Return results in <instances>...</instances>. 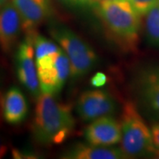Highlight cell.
I'll return each instance as SVG.
<instances>
[{
	"label": "cell",
	"mask_w": 159,
	"mask_h": 159,
	"mask_svg": "<svg viewBox=\"0 0 159 159\" xmlns=\"http://www.w3.org/2000/svg\"><path fill=\"white\" fill-rule=\"evenodd\" d=\"M145 32L150 43L159 45V6H154L145 14Z\"/></svg>",
	"instance_id": "9a60e30c"
},
{
	"label": "cell",
	"mask_w": 159,
	"mask_h": 159,
	"mask_svg": "<svg viewBox=\"0 0 159 159\" xmlns=\"http://www.w3.org/2000/svg\"><path fill=\"white\" fill-rule=\"evenodd\" d=\"M121 150L126 158H135L155 154L151 131L139 113L136 106L125 102L121 114Z\"/></svg>",
	"instance_id": "3957f363"
},
{
	"label": "cell",
	"mask_w": 159,
	"mask_h": 159,
	"mask_svg": "<svg viewBox=\"0 0 159 159\" xmlns=\"http://www.w3.org/2000/svg\"><path fill=\"white\" fill-rule=\"evenodd\" d=\"M41 92L57 96L69 75L71 66L68 57L62 49L56 53L35 59Z\"/></svg>",
	"instance_id": "5b68a950"
},
{
	"label": "cell",
	"mask_w": 159,
	"mask_h": 159,
	"mask_svg": "<svg viewBox=\"0 0 159 159\" xmlns=\"http://www.w3.org/2000/svg\"><path fill=\"white\" fill-rule=\"evenodd\" d=\"M58 1H60L62 4L66 5V6H80L78 0H58Z\"/></svg>",
	"instance_id": "44dd1931"
},
{
	"label": "cell",
	"mask_w": 159,
	"mask_h": 159,
	"mask_svg": "<svg viewBox=\"0 0 159 159\" xmlns=\"http://www.w3.org/2000/svg\"><path fill=\"white\" fill-rule=\"evenodd\" d=\"M96 8L105 28L115 40L128 48H134L139 40L141 15L129 0L99 1Z\"/></svg>",
	"instance_id": "7a4b0ae2"
},
{
	"label": "cell",
	"mask_w": 159,
	"mask_h": 159,
	"mask_svg": "<svg viewBox=\"0 0 159 159\" xmlns=\"http://www.w3.org/2000/svg\"><path fill=\"white\" fill-rule=\"evenodd\" d=\"M1 104H2V96H1V90H0V107H1Z\"/></svg>",
	"instance_id": "603a6c76"
},
{
	"label": "cell",
	"mask_w": 159,
	"mask_h": 159,
	"mask_svg": "<svg viewBox=\"0 0 159 159\" xmlns=\"http://www.w3.org/2000/svg\"><path fill=\"white\" fill-rule=\"evenodd\" d=\"M135 11L142 16L145 15L151 8L157 6L159 0H129Z\"/></svg>",
	"instance_id": "2e32d148"
},
{
	"label": "cell",
	"mask_w": 159,
	"mask_h": 159,
	"mask_svg": "<svg viewBox=\"0 0 159 159\" xmlns=\"http://www.w3.org/2000/svg\"><path fill=\"white\" fill-rule=\"evenodd\" d=\"M89 144L96 146H112L121 141V124L110 116L95 119L84 132Z\"/></svg>",
	"instance_id": "9c48e42d"
},
{
	"label": "cell",
	"mask_w": 159,
	"mask_h": 159,
	"mask_svg": "<svg viewBox=\"0 0 159 159\" xmlns=\"http://www.w3.org/2000/svg\"><path fill=\"white\" fill-rule=\"evenodd\" d=\"M80 6H95L97 4V0H78Z\"/></svg>",
	"instance_id": "ffe728a7"
},
{
	"label": "cell",
	"mask_w": 159,
	"mask_h": 159,
	"mask_svg": "<svg viewBox=\"0 0 159 159\" xmlns=\"http://www.w3.org/2000/svg\"><path fill=\"white\" fill-rule=\"evenodd\" d=\"M117 104L109 93L102 90H89L80 96L76 111L83 121H93L116 111Z\"/></svg>",
	"instance_id": "52a82bcc"
},
{
	"label": "cell",
	"mask_w": 159,
	"mask_h": 159,
	"mask_svg": "<svg viewBox=\"0 0 159 159\" xmlns=\"http://www.w3.org/2000/svg\"><path fill=\"white\" fill-rule=\"evenodd\" d=\"M31 34L34 49V57L35 59H40L46 57L48 55H51L53 53H56L61 50L60 47H58L54 42L51 40L46 38L45 36L34 32Z\"/></svg>",
	"instance_id": "5bb4252c"
},
{
	"label": "cell",
	"mask_w": 159,
	"mask_h": 159,
	"mask_svg": "<svg viewBox=\"0 0 159 159\" xmlns=\"http://www.w3.org/2000/svg\"><path fill=\"white\" fill-rule=\"evenodd\" d=\"M107 80L106 74L102 72H98L91 78L90 84L94 88H101L107 83Z\"/></svg>",
	"instance_id": "e0dca14e"
},
{
	"label": "cell",
	"mask_w": 159,
	"mask_h": 159,
	"mask_svg": "<svg viewBox=\"0 0 159 159\" xmlns=\"http://www.w3.org/2000/svg\"><path fill=\"white\" fill-rule=\"evenodd\" d=\"M99 1H110V0H97V3L99 2Z\"/></svg>",
	"instance_id": "cb8c5ba5"
},
{
	"label": "cell",
	"mask_w": 159,
	"mask_h": 159,
	"mask_svg": "<svg viewBox=\"0 0 159 159\" xmlns=\"http://www.w3.org/2000/svg\"><path fill=\"white\" fill-rule=\"evenodd\" d=\"M158 6H159V3H158Z\"/></svg>",
	"instance_id": "484cf974"
},
{
	"label": "cell",
	"mask_w": 159,
	"mask_h": 159,
	"mask_svg": "<svg viewBox=\"0 0 159 159\" xmlns=\"http://www.w3.org/2000/svg\"><path fill=\"white\" fill-rule=\"evenodd\" d=\"M7 3V0H0V8Z\"/></svg>",
	"instance_id": "7402d4cb"
},
{
	"label": "cell",
	"mask_w": 159,
	"mask_h": 159,
	"mask_svg": "<svg viewBox=\"0 0 159 159\" xmlns=\"http://www.w3.org/2000/svg\"><path fill=\"white\" fill-rule=\"evenodd\" d=\"M140 93L144 102L159 116V74L157 70L148 71L140 80Z\"/></svg>",
	"instance_id": "4fadbf2b"
},
{
	"label": "cell",
	"mask_w": 159,
	"mask_h": 159,
	"mask_svg": "<svg viewBox=\"0 0 159 159\" xmlns=\"http://www.w3.org/2000/svg\"><path fill=\"white\" fill-rule=\"evenodd\" d=\"M56 96L41 92L36 97L32 133L41 145H57L73 134L75 121L71 107L57 101Z\"/></svg>",
	"instance_id": "6da1fadb"
},
{
	"label": "cell",
	"mask_w": 159,
	"mask_h": 159,
	"mask_svg": "<svg viewBox=\"0 0 159 159\" xmlns=\"http://www.w3.org/2000/svg\"><path fill=\"white\" fill-rule=\"evenodd\" d=\"M1 109L4 119L11 125L21 124L29 114V103L18 87H11L2 97Z\"/></svg>",
	"instance_id": "8fae6325"
},
{
	"label": "cell",
	"mask_w": 159,
	"mask_h": 159,
	"mask_svg": "<svg viewBox=\"0 0 159 159\" xmlns=\"http://www.w3.org/2000/svg\"><path fill=\"white\" fill-rule=\"evenodd\" d=\"M8 151V145L5 138L0 134V158H3Z\"/></svg>",
	"instance_id": "d6986e66"
},
{
	"label": "cell",
	"mask_w": 159,
	"mask_h": 159,
	"mask_svg": "<svg viewBox=\"0 0 159 159\" xmlns=\"http://www.w3.org/2000/svg\"><path fill=\"white\" fill-rule=\"evenodd\" d=\"M20 13L12 3H6L0 8V46L6 53L16 45L22 30Z\"/></svg>",
	"instance_id": "30bf717a"
},
{
	"label": "cell",
	"mask_w": 159,
	"mask_h": 159,
	"mask_svg": "<svg viewBox=\"0 0 159 159\" xmlns=\"http://www.w3.org/2000/svg\"><path fill=\"white\" fill-rule=\"evenodd\" d=\"M157 72H158V74H159V69H157Z\"/></svg>",
	"instance_id": "d4e9b609"
},
{
	"label": "cell",
	"mask_w": 159,
	"mask_h": 159,
	"mask_svg": "<svg viewBox=\"0 0 159 159\" xmlns=\"http://www.w3.org/2000/svg\"><path fill=\"white\" fill-rule=\"evenodd\" d=\"M151 136H152V142H153L155 155L159 157V122L152 125Z\"/></svg>",
	"instance_id": "ac0fdd59"
},
{
	"label": "cell",
	"mask_w": 159,
	"mask_h": 159,
	"mask_svg": "<svg viewBox=\"0 0 159 159\" xmlns=\"http://www.w3.org/2000/svg\"><path fill=\"white\" fill-rule=\"evenodd\" d=\"M22 21L26 34L36 32V29L52 14L51 0H11Z\"/></svg>",
	"instance_id": "ba28073f"
},
{
	"label": "cell",
	"mask_w": 159,
	"mask_h": 159,
	"mask_svg": "<svg viewBox=\"0 0 159 159\" xmlns=\"http://www.w3.org/2000/svg\"><path fill=\"white\" fill-rule=\"evenodd\" d=\"M49 32L68 57L73 78L82 77L95 67L97 62V53L73 30L60 24H53Z\"/></svg>",
	"instance_id": "277c9868"
},
{
	"label": "cell",
	"mask_w": 159,
	"mask_h": 159,
	"mask_svg": "<svg viewBox=\"0 0 159 159\" xmlns=\"http://www.w3.org/2000/svg\"><path fill=\"white\" fill-rule=\"evenodd\" d=\"M19 44L15 53V69L18 80L29 93L37 97L40 94V84L36 63L34 61V49L31 34Z\"/></svg>",
	"instance_id": "8992f818"
},
{
	"label": "cell",
	"mask_w": 159,
	"mask_h": 159,
	"mask_svg": "<svg viewBox=\"0 0 159 159\" xmlns=\"http://www.w3.org/2000/svg\"><path fill=\"white\" fill-rule=\"evenodd\" d=\"M69 159H124L126 158L121 149L107 148L105 146L86 145L79 143L70 148L62 155Z\"/></svg>",
	"instance_id": "7c38bea8"
}]
</instances>
